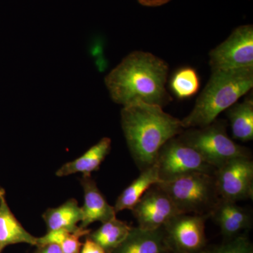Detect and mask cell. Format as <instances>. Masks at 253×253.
Masks as SVG:
<instances>
[{"instance_id": "cell-17", "label": "cell", "mask_w": 253, "mask_h": 253, "mask_svg": "<svg viewBox=\"0 0 253 253\" xmlns=\"http://www.w3.org/2000/svg\"><path fill=\"white\" fill-rule=\"evenodd\" d=\"M233 137L247 142L253 140V97L249 94L241 102H236L226 110Z\"/></svg>"}, {"instance_id": "cell-2", "label": "cell", "mask_w": 253, "mask_h": 253, "mask_svg": "<svg viewBox=\"0 0 253 253\" xmlns=\"http://www.w3.org/2000/svg\"><path fill=\"white\" fill-rule=\"evenodd\" d=\"M121 116L126 144L141 171L153 166L163 145L184 130L181 120L157 105L140 102L123 106Z\"/></svg>"}, {"instance_id": "cell-24", "label": "cell", "mask_w": 253, "mask_h": 253, "mask_svg": "<svg viewBox=\"0 0 253 253\" xmlns=\"http://www.w3.org/2000/svg\"><path fill=\"white\" fill-rule=\"evenodd\" d=\"M41 253H63L60 246L58 245L50 244L41 248Z\"/></svg>"}, {"instance_id": "cell-3", "label": "cell", "mask_w": 253, "mask_h": 253, "mask_svg": "<svg viewBox=\"0 0 253 253\" xmlns=\"http://www.w3.org/2000/svg\"><path fill=\"white\" fill-rule=\"evenodd\" d=\"M253 86V68L211 71L207 84L194 108L181 120L184 129L203 127L217 119L223 111L249 94Z\"/></svg>"}, {"instance_id": "cell-19", "label": "cell", "mask_w": 253, "mask_h": 253, "mask_svg": "<svg viewBox=\"0 0 253 253\" xmlns=\"http://www.w3.org/2000/svg\"><path fill=\"white\" fill-rule=\"evenodd\" d=\"M131 228L125 221L115 217L102 223L99 229L91 233L89 238L106 253H110L124 241Z\"/></svg>"}, {"instance_id": "cell-6", "label": "cell", "mask_w": 253, "mask_h": 253, "mask_svg": "<svg viewBox=\"0 0 253 253\" xmlns=\"http://www.w3.org/2000/svg\"><path fill=\"white\" fill-rule=\"evenodd\" d=\"M161 182L196 172L214 174L216 168L205 161L201 154L178 138L168 141L158 151L156 160Z\"/></svg>"}, {"instance_id": "cell-7", "label": "cell", "mask_w": 253, "mask_h": 253, "mask_svg": "<svg viewBox=\"0 0 253 253\" xmlns=\"http://www.w3.org/2000/svg\"><path fill=\"white\" fill-rule=\"evenodd\" d=\"M211 71L253 68V26L243 25L209 53Z\"/></svg>"}, {"instance_id": "cell-10", "label": "cell", "mask_w": 253, "mask_h": 253, "mask_svg": "<svg viewBox=\"0 0 253 253\" xmlns=\"http://www.w3.org/2000/svg\"><path fill=\"white\" fill-rule=\"evenodd\" d=\"M131 212L138 226L150 230L163 227L171 218L181 213L157 184L143 195Z\"/></svg>"}, {"instance_id": "cell-5", "label": "cell", "mask_w": 253, "mask_h": 253, "mask_svg": "<svg viewBox=\"0 0 253 253\" xmlns=\"http://www.w3.org/2000/svg\"><path fill=\"white\" fill-rule=\"evenodd\" d=\"M226 122L217 120L203 127L184 129L178 136L181 141L197 151L205 161L216 169L241 157H252L251 151L238 144L226 132Z\"/></svg>"}, {"instance_id": "cell-21", "label": "cell", "mask_w": 253, "mask_h": 253, "mask_svg": "<svg viewBox=\"0 0 253 253\" xmlns=\"http://www.w3.org/2000/svg\"><path fill=\"white\" fill-rule=\"evenodd\" d=\"M201 253H253V246L245 234L236 236L217 246L206 248Z\"/></svg>"}, {"instance_id": "cell-20", "label": "cell", "mask_w": 253, "mask_h": 253, "mask_svg": "<svg viewBox=\"0 0 253 253\" xmlns=\"http://www.w3.org/2000/svg\"><path fill=\"white\" fill-rule=\"evenodd\" d=\"M200 85L197 71L189 66L178 69L169 81L171 90L179 99H188L197 94Z\"/></svg>"}, {"instance_id": "cell-28", "label": "cell", "mask_w": 253, "mask_h": 253, "mask_svg": "<svg viewBox=\"0 0 253 253\" xmlns=\"http://www.w3.org/2000/svg\"></svg>"}, {"instance_id": "cell-1", "label": "cell", "mask_w": 253, "mask_h": 253, "mask_svg": "<svg viewBox=\"0 0 253 253\" xmlns=\"http://www.w3.org/2000/svg\"><path fill=\"white\" fill-rule=\"evenodd\" d=\"M169 66L156 55L134 51L105 78L111 99L123 106L136 103L165 107L172 101L166 89Z\"/></svg>"}, {"instance_id": "cell-26", "label": "cell", "mask_w": 253, "mask_h": 253, "mask_svg": "<svg viewBox=\"0 0 253 253\" xmlns=\"http://www.w3.org/2000/svg\"><path fill=\"white\" fill-rule=\"evenodd\" d=\"M1 251H2V250H1V248H0V253H1Z\"/></svg>"}, {"instance_id": "cell-13", "label": "cell", "mask_w": 253, "mask_h": 253, "mask_svg": "<svg viewBox=\"0 0 253 253\" xmlns=\"http://www.w3.org/2000/svg\"><path fill=\"white\" fill-rule=\"evenodd\" d=\"M211 217L217 223L225 239L241 235L243 231L247 230L252 226V214L249 210L238 206L235 202L221 199L213 210Z\"/></svg>"}, {"instance_id": "cell-12", "label": "cell", "mask_w": 253, "mask_h": 253, "mask_svg": "<svg viewBox=\"0 0 253 253\" xmlns=\"http://www.w3.org/2000/svg\"><path fill=\"white\" fill-rule=\"evenodd\" d=\"M163 227L144 229L131 227L129 234L117 248L110 253H170Z\"/></svg>"}, {"instance_id": "cell-8", "label": "cell", "mask_w": 253, "mask_h": 253, "mask_svg": "<svg viewBox=\"0 0 253 253\" xmlns=\"http://www.w3.org/2000/svg\"><path fill=\"white\" fill-rule=\"evenodd\" d=\"M207 216L181 214L171 218L163 226L173 253H201L206 248Z\"/></svg>"}, {"instance_id": "cell-25", "label": "cell", "mask_w": 253, "mask_h": 253, "mask_svg": "<svg viewBox=\"0 0 253 253\" xmlns=\"http://www.w3.org/2000/svg\"><path fill=\"white\" fill-rule=\"evenodd\" d=\"M4 190L2 189V188L0 186V198L4 197Z\"/></svg>"}, {"instance_id": "cell-27", "label": "cell", "mask_w": 253, "mask_h": 253, "mask_svg": "<svg viewBox=\"0 0 253 253\" xmlns=\"http://www.w3.org/2000/svg\"></svg>"}, {"instance_id": "cell-23", "label": "cell", "mask_w": 253, "mask_h": 253, "mask_svg": "<svg viewBox=\"0 0 253 253\" xmlns=\"http://www.w3.org/2000/svg\"><path fill=\"white\" fill-rule=\"evenodd\" d=\"M142 6L146 7H158L168 4L172 0H136Z\"/></svg>"}, {"instance_id": "cell-4", "label": "cell", "mask_w": 253, "mask_h": 253, "mask_svg": "<svg viewBox=\"0 0 253 253\" xmlns=\"http://www.w3.org/2000/svg\"><path fill=\"white\" fill-rule=\"evenodd\" d=\"M157 185L169 196L178 211L211 217L220 197L214 174L196 172Z\"/></svg>"}, {"instance_id": "cell-9", "label": "cell", "mask_w": 253, "mask_h": 253, "mask_svg": "<svg viewBox=\"0 0 253 253\" xmlns=\"http://www.w3.org/2000/svg\"><path fill=\"white\" fill-rule=\"evenodd\" d=\"M214 176L221 199L236 203L253 199L252 158L231 160L216 169Z\"/></svg>"}, {"instance_id": "cell-16", "label": "cell", "mask_w": 253, "mask_h": 253, "mask_svg": "<svg viewBox=\"0 0 253 253\" xmlns=\"http://www.w3.org/2000/svg\"><path fill=\"white\" fill-rule=\"evenodd\" d=\"M159 183H161V181L158 176L157 166L154 163L151 167L141 170L140 175L123 190L116 200V204L113 206L116 212L118 213L125 210L131 211L143 195L151 186Z\"/></svg>"}, {"instance_id": "cell-11", "label": "cell", "mask_w": 253, "mask_h": 253, "mask_svg": "<svg viewBox=\"0 0 253 253\" xmlns=\"http://www.w3.org/2000/svg\"><path fill=\"white\" fill-rule=\"evenodd\" d=\"M81 184L84 192V204L81 207V228L86 229L96 221L104 223L116 217L117 213L114 207L106 201L91 175H83Z\"/></svg>"}, {"instance_id": "cell-14", "label": "cell", "mask_w": 253, "mask_h": 253, "mask_svg": "<svg viewBox=\"0 0 253 253\" xmlns=\"http://www.w3.org/2000/svg\"><path fill=\"white\" fill-rule=\"evenodd\" d=\"M111 149L110 138L104 137L91 146L81 157L65 163L56 171V175L62 177L82 173L83 175H91V173L98 170L101 163L109 155Z\"/></svg>"}, {"instance_id": "cell-22", "label": "cell", "mask_w": 253, "mask_h": 253, "mask_svg": "<svg viewBox=\"0 0 253 253\" xmlns=\"http://www.w3.org/2000/svg\"><path fill=\"white\" fill-rule=\"evenodd\" d=\"M80 253H107L101 246L89 237L86 239L85 242L83 245Z\"/></svg>"}, {"instance_id": "cell-15", "label": "cell", "mask_w": 253, "mask_h": 253, "mask_svg": "<svg viewBox=\"0 0 253 253\" xmlns=\"http://www.w3.org/2000/svg\"><path fill=\"white\" fill-rule=\"evenodd\" d=\"M18 244L38 245V238L30 234L10 211L5 197L0 198V248Z\"/></svg>"}, {"instance_id": "cell-18", "label": "cell", "mask_w": 253, "mask_h": 253, "mask_svg": "<svg viewBox=\"0 0 253 253\" xmlns=\"http://www.w3.org/2000/svg\"><path fill=\"white\" fill-rule=\"evenodd\" d=\"M42 218L48 231L67 229L75 231L83 218L81 207L76 199L68 200L59 207L46 210Z\"/></svg>"}]
</instances>
